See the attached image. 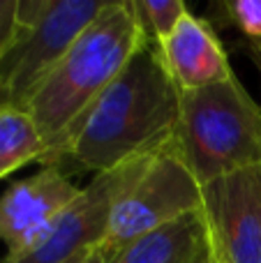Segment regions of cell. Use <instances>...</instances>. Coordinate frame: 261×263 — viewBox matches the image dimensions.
Instances as JSON below:
<instances>
[{
  "label": "cell",
  "instance_id": "obj_1",
  "mask_svg": "<svg viewBox=\"0 0 261 263\" xmlns=\"http://www.w3.org/2000/svg\"><path fill=\"white\" fill-rule=\"evenodd\" d=\"M180 95L162 49L146 42L42 164L63 168L67 162L100 176L148 157L174 139Z\"/></svg>",
  "mask_w": 261,
  "mask_h": 263
},
{
  "label": "cell",
  "instance_id": "obj_2",
  "mask_svg": "<svg viewBox=\"0 0 261 263\" xmlns=\"http://www.w3.org/2000/svg\"><path fill=\"white\" fill-rule=\"evenodd\" d=\"M146 42L132 0L104 3L26 109L46 145L42 162Z\"/></svg>",
  "mask_w": 261,
  "mask_h": 263
},
{
  "label": "cell",
  "instance_id": "obj_3",
  "mask_svg": "<svg viewBox=\"0 0 261 263\" xmlns=\"http://www.w3.org/2000/svg\"><path fill=\"white\" fill-rule=\"evenodd\" d=\"M174 148L199 185L261 164V109L231 79L180 95Z\"/></svg>",
  "mask_w": 261,
  "mask_h": 263
},
{
  "label": "cell",
  "instance_id": "obj_4",
  "mask_svg": "<svg viewBox=\"0 0 261 263\" xmlns=\"http://www.w3.org/2000/svg\"><path fill=\"white\" fill-rule=\"evenodd\" d=\"M104 0H18L14 32L0 51V109L26 111Z\"/></svg>",
  "mask_w": 261,
  "mask_h": 263
},
{
  "label": "cell",
  "instance_id": "obj_5",
  "mask_svg": "<svg viewBox=\"0 0 261 263\" xmlns=\"http://www.w3.org/2000/svg\"><path fill=\"white\" fill-rule=\"evenodd\" d=\"M201 205V185L180 159L171 139L166 148L148 155L139 164L137 173L111 210L109 229L97 250L109 261L137 238L157 231L190 213H199Z\"/></svg>",
  "mask_w": 261,
  "mask_h": 263
},
{
  "label": "cell",
  "instance_id": "obj_6",
  "mask_svg": "<svg viewBox=\"0 0 261 263\" xmlns=\"http://www.w3.org/2000/svg\"><path fill=\"white\" fill-rule=\"evenodd\" d=\"M143 159L146 157L95 176L30 250L12 259L5 256L0 263H67L86 252L97 250L106 236L116 201Z\"/></svg>",
  "mask_w": 261,
  "mask_h": 263
},
{
  "label": "cell",
  "instance_id": "obj_7",
  "mask_svg": "<svg viewBox=\"0 0 261 263\" xmlns=\"http://www.w3.org/2000/svg\"><path fill=\"white\" fill-rule=\"evenodd\" d=\"M201 190L213 263H261V164Z\"/></svg>",
  "mask_w": 261,
  "mask_h": 263
},
{
  "label": "cell",
  "instance_id": "obj_8",
  "mask_svg": "<svg viewBox=\"0 0 261 263\" xmlns=\"http://www.w3.org/2000/svg\"><path fill=\"white\" fill-rule=\"evenodd\" d=\"M81 190L58 166H44L12 182L0 196V240L7 247V259L30 250Z\"/></svg>",
  "mask_w": 261,
  "mask_h": 263
},
{
  "label": "cell",
  "instance_id": "obj_9",
  "mask_svg": "<svg viewBox=\"0 0 261 263\" xmlns=\"http://www.w3.org/2000/svg\"><path fill=\"white\" fill-rule=\"evenodd\" d=\"M162 55L180 92L201 90L234 77L227 51L213 28L190 12L164 42Z\"/></svg>",
  "mask_w": 261,
  "mask_h": 263
},
{
  "label": "cell",
  "instance_id": "obj_10",
  "mask_svg": "<svg viewBox=\"0 0 261 263\" xmlns=\"http://www.w3.org/2000/svg\"><path fill=\"white\" fill-rule=\"evenodd\" d=\"M211 238L203 213H190L137 238L106 263H211Z\"/></svg>",
  "mask_w": 261,
  "mask_h": 263
},
{
  "label": "cell",
  "instance_id": "obj_11",
  "mask_svg": "<svg viewBox=\"0 0 261 263\" xmlns=\"http://www.w3.org/2000/svg\"><path fill=\"white\" fill-rule=\"evenodd\" d=\"M44 139L28 111L0 109V178L28 162H42Z\"/></svg>",
  "mask_w": 261,
  "mask_h": 263
},
{
  "label": "cell",
  "instance_id": "obj_12",
  "mask_svg": "<svg viewBox=\"0 0 261 263\" xmlns=\"http://www.w3.org/2000/svg\"><path fill=\"white\" fill-rule=\"evenodd\" d=\"M132 7L143 37L160 49L176 30L178 21L188 14V7L180 0H132Z\"/></svg>",
  "mask_w": 261,
  "mask_h": 263
},
{
  "label": "cell",
  "instance_id": "obj_13",
  "mask_svg": "<svg viewBox=\"0 0 261 263\" xmlns=\"http://www.w3.org/2000/svg\"><path fill=\"white\" fill-rule=\"evenodd\" d=\"M225 12L252 44L261 42V0H227Z\"/></svg>",
  "mask_w": 261,
  "mask_h": 263
},
{
  "label": "cell",
  "instance_id": "obj_14",
  "mask_svg": "<svg viewBox=\"0 0 261 263\" xmlns=\"http://www.w3.org/2000/svg\"><path fill=\"white\" fill-rule=\"evenodd\" d=\"M16 3L18 0H0V51L9 42L16 23Z\"/></svg>",
  "mask_w": 261,
  "mask_h": 263
},
{
  "label": "cell",
  "instance_id": "obj_15",
  "mask_svg": "<svg viewBox=\"0 0 261 263\" xmlns=\"http://www.w3.org/2000/svg\"><path fill=\"white\" fill-rule=\"evenodd\" d=\"M248 53H250V60L254 63V67H257L259 74H261V42H259V44H252V42H250Z\"/></svg>",
  "mask_w": 261,
  "mask_h": 263
},
{
  "label": "cell",
  "instance_id": "obj_16",
  "mask_svg": "<svg viewBox=\"0 0 261 263\" xmlns=\"http://www.w3.org/2000/svg\"><path fill=\"white\" fill-rule=\"evenodd\" d=\"M81 263H106V256L102 254L100 250H92L90 254H88V256H86V259H83Z\"/></svg>",
  "mask_w": 261,
  "mask_h": 263
},
{
  "label": "cell",
  "instance_id": "obj_17",
  "mask_svg": "<svg viewBox=\"0 0 261 263\" xmlns=\"http://www.w3.org/2000/svg\"><path fill=\"white\" fill-rule=\"evenodd\" d=\"M90 252H92V250H90ZM90 252H86V254L77 256V259H72V261H67V263H81V261H83V259H86V256H88V254H90Z\"/></svg>",
  "mask_w": 261,
  "mask_h": 263
},
{
  "label": "cell",
  "instance_id": "obj_18",
  "mask_svg": "<svg viewBox=\"0 0 261 263\" xmlns=\"http://www.w3.org/2000/svg\"><path fill=\"white\" fill-rule=\"evenodd\" d=\"M211 263H213V261H211Z\"/></svg>",
  "mask_w": 261,
  "mask_h": 263
}]
</instances>
